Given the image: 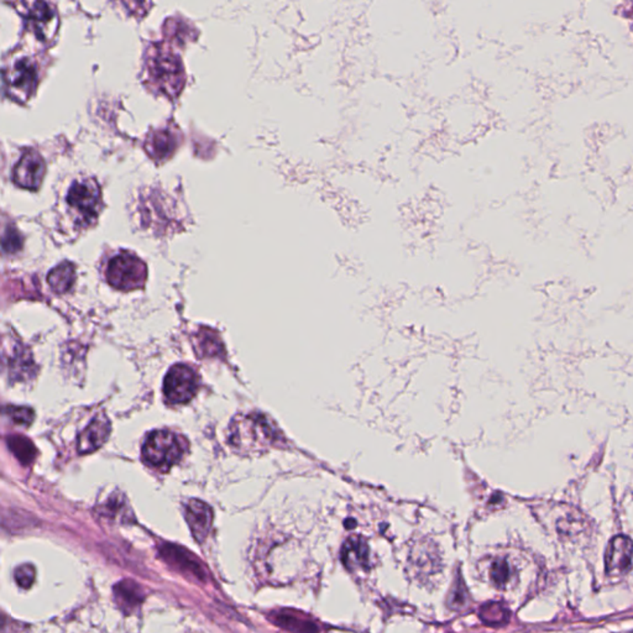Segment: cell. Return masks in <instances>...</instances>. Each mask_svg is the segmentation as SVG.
I'll return each instance as SVG.
<instances>
[{"label":"cell","mask_w":633,"mask_h":633,"mask_svg":"<svg viewBox=\"0 0 633 633\" xmlns=\"http://www.w3.org/2000/svg\"><path fill=\"white\" fill-rule=\"evenodd\" d=\"M229 441L241 453L264 452L275 441V431L264 415H243L231 423Z\"/></svg>","instance_id":"6da1fadb"},{"label":"cell","mask_w":633,"mask_h":633,"mask_svg":"<svg viewBox=\"0 0 633 633\" xmlns=\"http://www.w3.org/2000/svg\"><path fill=\"white\" fill-rule=\"evenodd\" d=\"M186 449V441L178 434L156 431L148 436L144 444L142 458L153 468L166 471L180 462Z\"/></svg>","instance_id":"7a4b0ae2"},{"label":"cell","mask_w":633,"mask_h":633,"mask_svg":"<svg viewBox=\"0 0 633 633\" xmlns=\"http://www.w3.org/2000/svg\"><path fill=\"white\" fill-rule=\"evenodd\" d=\"M146 276V265L131 252H121L113 257L107 268L108 282L121 291L140 289L145 284Z\"/></svg>","instance_id":"3957f363"},{"label":"cell","mask_w":633,"mask_h":633,"mask_svg":"<svg viewBox=\"0 0 633 633\" xmlns=\"http://www.w3.org/2000/svg\"><path fill=\"white\" fill-rule=\"evenodd\" d=\"M199 386V379L190 366H172L165 377L164 393L169 404H187L193 399Z\"/></svg>","instance_id":"277c9868"},{"label":"cell","mask_w":633,"mask_h":633,"mask_svg":"<svg viewBox=\"0 0 633 633\" xmlns=\"http://www.w3.org/2000/svg\"><path fill=\"white\" fill-rule=\"evenodd\" d=\"M150 76L156 86L169 96H177L185 83V73L177 57L158 54L150 62Z\"/></svg>","instance_id":"5b68a950"},{"label":"cell","mask_w":633,"mask_h":633,"mask_svg":"<svg viewBox=\"0 0 633 633\" xmlns=\"http://www.w3.org/2000/svg\"><path fill=\"white\" fill-rule=\"evenodd\" d=\"M67 202L84 220L89 222L99 213L100 208V190L93 180L77 181L72 185Z\"/></svg>","instance_id":"8992f818"},{"label":"cell","mask_w":633,"mask_h":633,"mask_svg":"<svg viewBox=\"0 0 633 633\" xmlns=\"http://www.w3.org/2000/svg\"><path fill=\"white\" fill-rule=\"evenodd\" d=\"M6 89L13 98L25 100L33 94L38 75L33 63L26 59L17 61L4 73Z\"/></svg>","instance_id":"52a82bcc"},{"label":"cell","mask_w":633,"mask_h":633,"mask_svg":"<svg viewBox=\"0 0 633 633\" xmlns=\"http://www.w3.org/2000/svg\"><path fill=\"white\" fill-rule=\"evenodd\" d=\"M46 172L44 158L36 151L24 153L13 171V178L17 186L26 190H38Z\"/></svg>","instance_id":"ba28073f"},{"label":"cell","mask_w":633,"mask_h":633,"mask_svg":"<svg viewBox=\"0 0 633 633\" xmlns=\"http://www.w3.org/2000/svg\"><path fill=\"white\" fill-rule=\"evenodd\" d=\"M606 572L610 575L627 573L632 564V542L625 535H617L610 542L605 556Z\"/></svg>","instance_id":"9c48e42d"},{"label":"cell","mask_w":633,"mask_h":633,"mask_svg":"<svg viewBox=\"0 0 633 633\" xmlns=\"http://www.w3.org/2000/svg\"><path fill=\"white\" fill-rule=\"evenodd\" d=\"M161 557L172 567L178 569L183 574H191L195 578L203 580L206 577V572L201 563L197 558L186 551L185 548L176 546V544H165L160 549Z\"/></svg>","instance_id":"30bf717a"},{"label":"cell","mask_w":633,"mask_h":633,"mask_svg":"<svg viewBox=\"0 0 633 633\" xmlns=\"http://www.w3.org/2000/svg\"><path fill=\"white\" fill-rule=\"evenodd\" d=\"M186 519L195 540L202 543L212 528L213 522L212 508L199 500H192L187 505Z\"/></svg>","instance_id":"8fae6325"},{"label":"cell","mask_w":633,"mask_h":633,"mask_svg":"<svg viewBox=\"0 0 633 633\" xmlns=\"http://www.w3.org/2000/svg\"><path fill=\"white\" fill-rule=\"evenodd\" d=\"M110 423L104 415H98L82 432L78 439V452L81 454L93 453L102 447L109 437Z\"/></svg>","instance_id":"7c38bea8"},{"label":"cell","mask_w":633,"mask_h":633,"mask_svg":"<svg viewBox=\"0 0 633 633\" xmlns=\"http://www.w3.org/2000/svg\"><path fill=\"white\" fill-rule=\"evenodd\" d=\"M273 623L292 633H318L319 627L300 612L284 610L273 616Z\"/></svg>","instance_id":"4fadbf2b"},{"label":"cell","mask_w":633,"mask_h":633,"mask_svg":"<svg viewBox=\"0 0 633 633\" xmlns=\"http://www.w3.org/2000/svg\"><path fill=\"white\" fill-rule=\"evenodd\" d=\"M342 559L346 568L366 567L369 563V547L365 540L360 537H350L343 547Z\"/></svg>","instance_id":"5bb4252c"},{"label":"cell","mask_w":633,"mask_h":633,"mask_svg":"<svg viewBox=\"0 0 633 633\" xmlns=\"http://www.w3.org/2000/svg\"><path fill=\"white\" fill-rule=\"evenodd\" d=\"M55 19L56 14L54 8L44 1L35 3L29 14V20L31 22L33 31L38 33V38H49V30L52 28Z\"/></svg>","instance_id":"9a60e30c"},{"label":"cell","mask_w":633,"mask_h":633,"mask_svg":"<svg viewBox=\"0 0 633 633\" xmlns=\"http://www.w3.org/2000/svg\"><path fill=\"white\" fill-rule=\"evenodd\" d=\"M76 281V268L71 262H62L49 271L47 282L56 293H66Z\"/></svg>","instance_id":"2e32d148"},{"label":"cell","mask_w":633,"mask_h":633,"mask_svg":"<svg viewBox=\"0 0 633 633\" xmlns=\"http://www.w3.org/2000/svg\"><path fill=\"white\" fill-rule=\"evenodd\" d=\"M115 600L123 610L130 611L135 606L142 604L144 599L142 590L135 581L125 580L115 586Z\"/></svg>","instance_id":"e0dca14e"},{"label":"cell","mask_w":633,"mask_h":633,"mask_svg":"<svg viewBox=\"0 0 633 633\" xmlns=\"http://www.w3.org/2000/svg\"><path fill=\"white\" fill-rule=\"evenodd\" d=\"M8 445L22 464H30L38 454L33 443L24 436H11L8 438Z\"/></svg>","instance_id":"ac0fdd59"},{"label":"cell","mask_w":633,"mask_h":633,"mask_svg":"<svg viewBox=\"0 0 633 633\" xmlns=\"http://www.w3.org/2000/svg\"><path fill=\"white\" fill-rule=\"evenodd\" d=\"M175 137L169 131H156L153 132L151 142V146L153 153L151 156L155 158H169L172 153H175V144H174Z\"/></svg>","instance_id":"d6986e66"},{"label":"cell","mask_w":633,"mask_h":633,"mask_svg":"<svg viewBox=\"0 0 633 633\" xmlns=\"http://www.w3.org/2000/svg\"><path fill=\"white\" fill-rule=\"evenodd\" d=\"M480 617L489 626H501L508 623L510 611L501 602H489L481 607Z\"/></svg>","instance_id":"ffe728a7"},{"label":"cell","mask_w":633,"mask_h":633,"mask_svg":"<svg viewBox=\"0 0 633 633\" xmlns=\"http://www.w3.org/2000/svg\"><path fill=\"white\" fill-rule=\"evenodd\" d=\"M0 244L8 252H17L22 247V236L14 228H6L1 234Z\"/></svg>","instance_id":"44dd1931"},{"label":"cell","mask_w":633,"mask_h":633,"mask_svg":"<svg viewBox=\"0 0 633 633\" xmlns=\"http://www.w3.org/2000/svg\"><path fill=\"white\" fill-rule=\"evenodd\" d=\"M490 574H491L492 581H494L497 586H501V585L506 584L508 578H510V567H508V562L503 560V559H497V560H495L494 564H492Z\"/></svg>","instance_id":"7402d4cb"},{"label":"cell","mask_w":633,"mask_h":633,"mask_svg":"<svg viewBox=\"0 0 633 633\" xmlns=\"http://www.w3.org/2000/svg\"><path fill=\"white\" fill-rule=\"evenodd\" d=\"M6 413L10 415L11 420L17 425L29 426L33 420V412L26 407H8Z\"/></svg>","instance_id":"603a6c76"},{"label":"cell","mask_w":633,"mask_h":633,"mask_svg":"<svg viewBox=\"0 0 633 633\" xmlns=\"http://www.w3.org/2000/svg\"><path fill=\"white\" fill-rule=\"evenodd\" d=\"M15 580L24 589H28L35 580V569L33 565H22L15 572Z\"/></svg>","instance_id":"cb8c5ba5"}]
</instances>
